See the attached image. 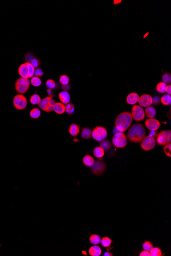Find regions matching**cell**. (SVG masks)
Wrapping results in <instances>:
<instances>
[{"label": "cell", "instance_id": "obj_7", "mask_svg": "<svg viewBox=\"0 0 171 256\" xmlns=\"http://www.w3.org/2000/svg\"><path fill=\"white\" fill-rule=\"evenodd\" d=\"M27 100L25 96L22 94L15 95L13 99V104L17 110H23L27 106Z\"/></svg>", "mask_w": 171, "mask_h": 256}, {"label": "cell", "instance_id": "obj_28", "mask_svg": "<svg viewBox=\"0 0 171 256\" xmlns=\"http://www.w3.org/2000/svg\"><path fill=\"white\" fill-rule=\"evenodd\" d=\"M75 108L74 106L73 103H69L66 104L65 105V112L66 113H68L69 115H72L74 113Z\"/></svg>", "mask_w": 171, "mask_h": 256}, {"label": "cell", "instance_id": "obj_34", "mask_svg": "<svg viewBox=\"0 0 171 256\" xmlns=\"http://www.w3.org/2000/svg\"><path fill=\"white\" fill-rule=\"evenodd\" d=\"M60 82L63 85H67L70 81L69 77L66 75H63L61 76L59 79Z\"/></svg>", "mask_w": 171, "mask_h": 256}, {"label": "cell", "instance_id": "obj_51", "mask_svg": "<svg viewBox=\"0 0 171 256\" xmlns=\"http://www.w3.org/2000/svg\"><path fill=\"white\" fill-rule=\"evenodd\" d=\"M148 33H146V35H145V36H143V38H146V36H147V35H148Z\"/></svg>", "mask_w": 171, "mask_h": 256}, {"label": "cell", "instance_id": "obj_3", "mask_svg": "<svg viewBox=\"0 0 171 256\" xmlns=\"http://www.w3.org/2000/svg\"><path fill=\"white\" fill-rule=\"evenodd\" d=\"M56 103L52 96H48L41 99L40 103L38 106L43 111L49 113L53 112Z\"/></svg>", "mask_w": 171, "mask_h": 256}, {"label": "cell", "instance_id": "obj_9", "mask_svg": "<svg viewBox=\"0 0 171 256\" xmlns=\"http://www.w3.org/2000/svg\"><path fill=\"white\" fill-rule=\"evenodd\" d=\"M106 170V165L103 161L97 160L91 167V171L93 174L95 176H100L103 174Z\"/></svg>", "mask_w": 171, "mask_h": 256}, {"label": "cell", "instance_id": "obj_10", "mask_svg": "<svg viewBox=\"0 0 171 256\" xmlns=\"http://www.w3.org/2000/svg\"><path fill=\"white\" fill-rule=\"evenodd\" d=\"M131 115L133 119L137 121L143 120L145 117V113L143 108L137 105H134L132 107Z\"/></svg>", "mask_w": 171, "mask_h": 256}, {"label": "cell", "instance_id": "obj_33", "mask_svg": "<svg viewBox=\"0 0 171 256\" xmlns=\"http://www.w3.org/2000/svg\"><path fill=\"white\" fill-rule=\"evenodd\" d=\"M150 256H162L161 249L157 247H153L150 250Z\"/></svg>", "mask_w": 171, "mask_h": 256}, {"label": "cell", "instance_id": "obj_43", "mask_svg": "<svg viewBox=\"0 0 171 256\" xmlns=\"http://www.w3.org/2000/svg\"><path fill=\"white\" fill-rule=\"evenodd\" d=\"M139 256H150V251H146V250H143V251H141V253L139 254Z\"/></svg>", "mask_w": 171, "mask_h": 256}, {"label": "cell", "instance_id": "obj_44", "mask_svg": "<svg viewBox=\"0 0 171 256\" xmlns=\"http://www.w3.org/2000/svg\"><path fill=\"white\" fill-rule=\"evenodd\" d=\"M153 99V103L154 105H157L160 102V99L158 97H154Z\"/></svg>", "mask_w": 171, "mask_h": 256}, {"label": "cell", "instance_id": "obj_40", "mask_svg": "<svg viewBox=\"0 0 171 256\" xmlns=\"http://www.w3.org/2000/svg\"><path fill=\"white\" fill-rule=\"evenodd\" d=\"M46 85L48 88V89L52 90L56 87V83L55 81L52 79H48L46 82Z\"/></svg>", "mask_w": 171, "mask_h": 256}, {"label": "cell", "instance_id": "obj_16", "mask_svg": "<svg viewBox=\"0 0 171 256\" xmlns=\"http://www.w3.org/2000/svg\"><path fill=\"white\" fill-rule=\"evenodd\" d=\"M139 96L136 93H130L127 97V102L130 105H134L138 102Z\"/></svg>", "mask_w": 171, "mask_h": 256}, {"label": "cell", "instance_id": "obj_38", "mask_svg": "<svg viewBox=\"0 0 171 256\" xmlns=\"http://www.w3.org/2000/svg\"><path fill=\"white\" fill-rule=\"evenodd\" d=\"M162 81L164 83H166V84L171 83V74L169 73H164L162 75Z\"/></svg>", "mask_w": 171, "mask_h": 256}, {"label": "cell", "instance_id": "obj_5", "mask_svg": "<svg viewBox=\"0 0 171 256\" xmlns=\"http://www.w3.org/2000/svg\"><path fill=\"white\" fill-rule=\"evenodd\" d=\"M127 142L126 135L121 132L114 134L112 138V143L116 148H123L126 147Z\"/></svg>", "mask_w": 171, "mask_h": 256}, {"label": "cell", "instance_id": "obj_6", "mask_svg": "<svg viewBox=\"0 0 171 256\" xmlns=\"http://www.w3.org/2000/svg\"><path fill=\"white\" fill-rule=\"evenodd\" d=\"M107 131L102 126H97L92 131V137L95 140L98 142L103 141L107 137Z\"/></svg>", "mask_w": 171, "mask_h": 256}, {"label": "cell", "instance_id": "obj_13", "mask_svg": "<svg viewBox=\"0 0 171 256\" xmlns=\"http://www.w3.org/2000/svg\"><path fill=\"white\" fill-rule=\"evenodd\" d=\"M151 96L148 94H143L139 98V102L140 106L147 108L153 103V99Z\"/></svg>", "mask_w": 171, "mask_h": 256}, {"label": "cell", "instance_id": "obj_46", "mask_svg": "<svg viewBox=\"0 0 171 256\" xmlns=\"http://www.w3.org/2000/svg\"><path fill=\"white\" fill-rule=\"evenodd\" d=\"M62 88L64 90V91H67V90H69L70 88V86L68 85V84L66 85H63Z\"/></svg>", "mask_w": 171, "mask_h": 256}, {"label": "cell", "instance_id": "obj_4", "mask_svg": "<svg viewBox=\"0 0 171 256\" xmlns=\"http://www.w3.org/2000/svg\"><path fill=\"white\" fill-rule=\"evenodd\" d=\"M30 82L27 78H19L15 81V90L20 94H25L28 91L30 87Z\"/></svg>", "mask_w": 171, "mask_h": 256}, {"label": "cell", "instance_id": "obj_37", "mask_svg": "<svg viewBox=\"0 0 171 256\" xmlns=\"http://www.w3.org/2000/svg\"><path fill=\"white\" fill-rule=\"evenodd\" d=\"M164 153L169 158L171 157V143L164 145Z\"/></svg>", "mask_w": 171, "mask_h": 256}, {"label": "cell", "instance_id": "obj_32", "mask_svg": "<svg viewBox=\"0 0 171 256\" xmlns=\"http://www.w3.org/2000/svg\"><path fill=\"white\" fill-rule=\"evenodd\" d=\"M30 83L31 84L35 86V87H38L40 86L41 84H42V81L40 80V78L36 76L33 77L31 78V81H30Z\"/></svg>", "mask_w": 171, "mask_h": 256}, {"label": "cell", "instance_id": "obj_35", "mask_svg": "<svg viewBox=\"0 0 171 256\" xmlns=\"http://www.w3.org/2000/svg\"><path fill=\"white\" fill-rule=\"evenodd\" d=\"M153 247V245L150 241H145L142 244V248L144 250L150 251Z\"/></svg>", "mask_w": 171, "mask_h": 256}, {"label": "cell", "instance_id": "obj_50", "mask_svg": "<svg viewBox=\"0 0 171 256\" xmlns=\"http://www.w3.org/2000/svg\"><path fill=\"white\" fill-rule=\"evenodd\" d=\"M120 131H118V129L116 128V127H114L113 129V133L114 134H115L116 133H119Z\"/></svg>", "mask_w": 171, "mask_h": 256}, {"label": "cell", "instance_id": "obj_47", "mask_svg": "<svg viewBox=\"0 0 171 256\" xmlns=\"http://www.w3.org/2000/svg\"><path fill=\"white\" fill-rule=\"evenodd\" d=\"M157 131H156L155 132V131H151V133H150V135H149V136H152V137H155L156 136V135H157Z\"/></svg>", "mask_w": 171, "mask_h": 256}, {"label": "cell", "instance_id": "obj_21", "mask_svg": "<svg viewBox=\"0 0 171 256\" xmlns=\"http://www.w3.org/2000/svg\"><path fill=\"white\" fill-rule=\"evenodd\" d=\"M83 163L85 166H88L89 167H91V166L93 165L95 161L94 159L93 158L92 156H91L89 155H85L84 156L83 159Z\"/></svg>", "mask_w": 171, "mask_h": 256}, {"label": "cell", "instance_id": "obj_45", "mask_svg": "<svg viewBox=\"0 0 171 256\" xmlns=\"http://www.w3.org/2000/svg\"><path fill=\"white\" fill-rule=\"evenodd\" d=\"M166 92L168 93V94H169V95H171V84H169V85H167V86H166Z\"/></svg>", "mask_w": 171, "mask_h": 256}, {"label": "cell", "instance_id": "obj_27", "mask_svg": "<svg viewBox=\"0 0 171 256\" xmlns=\"http://www.w3.org/2000/svg\"><path fill=\"white\" fill-rule=\"evenodd\" d=\"M161 103L164 106H169L171 103V96L169 94H166L162 96L160 99Z\"/></svg>", "mask_w": 171, "mask_h": 256}, {"label": "cell", "instance_id": "obj_39", "mask_svg": "<svg viewBox=\"0 0 171 256\" xmlns=\"http://www.w3.org/2000/svg\"><path fill=\"white\" fill-rule=\"evenodd\" d=\"M30 63L35 69L38 68L40 65V60L37 58L34 57L30 61Z\"/></svg>", "mask_w": 171, "mask_h": 256}, {"label": "cell", "instance_id": "obj_42", "mask_svg": "<svg viewBox=\"0 0 171 256\" xmlns=\"http://www.w3.org/2000/svg\"><path fill=\"white\" fill-rule=\"evenodd\" d=\"M34 57L33 56L32 53H28L27 54H26L25 60L27 61V62L30 63V61H31V59H33Z\"/></svg>", "mask_w": 171, "mask_h": 256}, {"label": "cell", "instance_id": "obj_14", "mask_svg": "<svg viewBox=\"0 0 171 256\" xmlns=\"http://www.w3.org/2000/svg\"><path fill=\"white\" fill-rule=\"evenodd\" d=\"M18 72L19 75H20L21 77L22 78H27L29 79V71L27 65V63H24L23 64L21 65L19 67Z\"/></svg>", "mask_w": 171, "mask_h": 256}, {"label": "cell", "instance_id": "obj_8", "mask_svg": "<svg viewBox=\"0 0 171 256\" xmlns=\"http://www.w3.org/2000/svg\"><path fill=\"white\" fill-rule=\"evenodd\" d=\"M156 141L159 145L164 146L171 143V131L168 130L161 131L157 136Z\"/></svg>", "mask_w": 171, "mask_h": 256}, {"label": "cell", "instance_id": "obj_20", "mask_svg": "<svg viewBox=\"0 0 171 256\" xmlns=\"http://www.w3.org/2000/svg\"><path fill=\"white\" fill-rule=\"evenodd\" d=\"M145 115L148 118H153L156 115V110L153 106H148L145 110Z\"/></svg>", "mask_w": 171, "mask_h": 256}, {"label": "cell", "instance_id": "obj_24", "mask_svg": "<svg viewBox=\"0 0 171 256\" xmlns=\"http://www.w3.org/2000/svg\"><path fill=\"white\" fill-rule=\"evenodd\" d=\"M101 238L97 234H93L90 237L89 241L93 245H98L101 243Z\"/></svg>", "mask_w": 171, "mask_h": 256}, {"label": "cell", "instance_id": "obj_25", "mask_svg": "<svg viewBox=\"0 0 171 256\" xmlns=\"http://www.w3.org/2000/svg\"><path fill=\"white\" fill-rule=\"evenodd\" d=\"M112 240L111 238H109L108 237H104L103 238H101V245L103 246V247H108L111 246L112 243Z\"/></svg>", "mask_w": 171, "mask_h": 256}, {"label": "cell", "instance_id": "obj_31", "mask_svg": "<svg viewBox=\"0 0 171 256\" xmlns=\"http://www.w3.org/2000/svg\"><path fill=\"white\" fill-rule=\"evenodd\" d=\"M100 147L103 148L104 150H108L111 148V143L108 140H105L101 141Z\"/></svg>", "mask_w": 171, "mask_h": 256}, {"label": "cell", "instance_id": "obj_36", "mask_svg": "<svg viewBox=\"0 0 171 256\" xmlns=\"http://www.w3.org/2000/svg\"><path fill=\"white\" fill-rule=\"evenodd\" d=\"M26 63H27V65L28 68V71H29V78H32L33 75H34L35 68L33 67V65L30 63L26 62Z\"/></svg>", "mask_w": 171, "mask_h": 256}, {"label": "cell", "instance_id": "obj_30", "mask_svg": "<svg viewBox=\"0 0 171 256\" xmlns=\"http://www.w3.org/2000/svg\"><path fill=\"white\" fill-rule=\"evenodd\" d=\"M166 83H164V82H159L156 86V90L158 93H164L166 92Z\"/></svg>", "mask_w": 171, "mask_h": 256}, {"label": "cell", "instance_id": "obj_23", "mask_svg": "<svg viewBox=\"0 0 171 256\" xmlns=\"http://www.w3.org/2000/svg\"><path fill=\"white\" fill-rule=\"evenodd\" d=\"M93 154L97 158H101L105 154V151L101 147H97L93 150Z\"/></svg>", "mask_w": 171, "mask_h": 256}, {"label": "cell", "instance_id": "obj_12", "mask_svg": "<svg viewBox=\"0 0 171 256\" xmlns=\"http://www.w3.org/2000/svg\"><path fill=\"white\" fill-rule=\"evenodd\" d=\"M146 127L151 131H156L160 128L161 124L158 120L154 118H148L145 121Z\"/></svg>", "mask_w": 171, "mask_h": 256}, {"label": "cell", "instance_id": "obj_19", "mask_svg": "<svg viewBox=\"0 0 171 256\" xmlns=\"http://www.w3.org/2000/svg\"><path fill=\"white\" fill-rule=\"evenodd\" d=\"M53 111L59 115L63 114L65 112V106L61 102L56 103Z\"/></svg>", "mask_w": 171, "mask_h": 256}, {"label": "cell", "instance_id": "obj_2", "mask_svg": "<svg viewBox=\"0 0 171 256\" xmlns=\"http://www.w3.org/2000/svg\"><path fill=\"white\" fill-rule=\"evenodd\" d=\"M131 113L125 112L119 114L116 118L115 125L116 128L121 133H124L128 129L133 122Z\"/></svg>", "mask_w": 171, "mask_h": 256}, {"label": "cell", "instance_id": "obj_49", "mask_svg": "<svg viewBox=\"0 0 171 256\" xmlns=\"http://www.w3.org/2000/svg\"><path fill=\"white\" fill-rule=\"evenodd\" d=\"M121 0H114V4H119L121 3Z\"/></svg>", "mask_w": 171, "mask_h": 256}, {"label": "cell", "instance_id": "obj_29", "mask_svg": "<svg viewBox=\"0 0 171 256\" xmlns=\"http://www.w3.org/2000/svg\"><path fill=\"white\" fill-rule=\"evenodd\" d=\"M40 111L38 108L32 109L30 112V116L33 119H38L40 117Z\"/></svg>", "mask_w": 171, "mask_h": 256}, {"label": "cell", "instance_id": "obj_18", "mask_svg": "<svg viewBox=\"0 0 171 256\" xmlns=\"http://www.w3.org/2000/svg\"><path fill=\"white\" fill-rule=\"evenodd\" d=\"M80 126L76 124H71L69 128V133L73 137L78 136L80 133Z\"/></svg>", "mask_w": 171, "mask_h": 256}, {"label": "cell", "instance_id": "obj_22", "mask_svg": "<svg viewBox=\"0 0 171 256\" xmlns=\"http://www.w3.org/2000/svg\"><path fill=\"white\" fill-rule=\"evenodd\" d=\"M92 136V131L90 128L88 127H84L82 129L81 133V137L84 139H89Z\"/></svg>", "mask_w": 171, "mask_h": 256}, {"label": "cell", "instance_id": "obj_15", "mask_svg": "<svg viewBox=\"0 0 171 256\" xmlns=\"http://www.w3.org/2000/svg\"><path fill=\"white\" fill-rule=\"evenodd\" d=\"M58 98L60 100L61 103L63 104H67L70 102V95L67 91H63L59 93Z\"/></svg>", "mask_w": 171, "mask_h": 256}, {"label": "cell", "instance_id": "obj_26", "mask_svg": "<svg viewBox=\"0 0 171 256\" xmlns=\"http://www.w3.org/2000/svg\"><path fill=\"white\" fill-rule=\"evenodd\" d=\"M40 101L41 98L40 96L36 94L31 96L30 98V103L32 105H38V104L40 103Z\"/></svg>", "mask_w": 171, "mask_h": 256}, {"label": "cell", "instance_id": "obj_11", "mask_svg": "<svg viewBox=\"0 0 171 256\" xmlns=\"http://www.w3.org/2000/svg\"><path fill=\"white\" fill-rule=\"evenodd\" d=\"M155 145L156 141L154 137L148 135L141 141V147L144 150H151L155 147Z\"/></svg>", "mask_w": 171, "mask_h": 256}, {"label": "cell", "instance_id": "obj_1", "mask_svg": "<svg viewBox=\"0 0 171 256\" xmlns=\"http://www.w3.org/2000/svg\"><path fill=\"white\" fill-rule=\"evenodd\" d=\"M146 137L145 129L143 126L139 123H136L131 126L127 135L129 140L135 143H141Z\"/></svg>", "mask_w": 171, "mask_h": 256}, {"label": "cell", "instance_id": "obj_41", "mask_svg": "<svg viewBox=\"0 0 171 256\" xmlns=\"http://www.w3.org/2000/svg\"><path fill=\"white\" fill-rule=\"evenodd\" d=\"M44 74L43 70L40 68H36L34 71V75L38 77H42Z\"/></svg>", "mask_w": 171, "mask_h": 256}, {"label": "cell", "instance_id": "obj_17", "mask_svg": "<svg viewBox=\"0 0 171 256\" xmlns=\"http://www.w3.org/2000/svg\"><path fill=\"white\" fill-rule=\"evenodd\" d=\"M101 253V249L97 245H94L89 249V253L91 256H99Z\"/></svg>", "mask_w": 171, "mask_h": 256}, {"label": "cell", "instance_id": "obj_48", "mask_svg": "<svg viewBox=\"0 0 171 256\" xmlns=\"http://www.w3.org/2000/svg\"><path fill=\"white\" fill-rule=\"evenodd\" d=\"M103 256H113V254L112 253H109V251H106L105 252L104 254H103Z\"/></svg>", "mask_w": 171, "mask_h": 256}]
</instances>
